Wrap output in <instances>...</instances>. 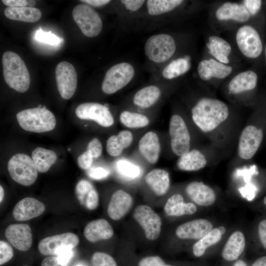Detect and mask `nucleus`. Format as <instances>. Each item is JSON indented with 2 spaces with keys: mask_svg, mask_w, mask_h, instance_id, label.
I'll use <instances>...</instances> for the list:
<instances>
[{
  "mask_svg": "<svg viewBox=\"0 0 266 266\" xmlns=\"http://www.w3.org/2000/svg\"><path fill=\"white\" fill-rule=\"evenodd\" d=\"M134 74L133 66L127 63L114 65L106 71L101 85L106 94H113L127 85Z\"/></svg>",
  "mask_w": 266,
  "mask_h": 266,
  "instance_id": "6",
  "label": "nucleus"
},
{
  "mask_svg": "<svg viewBox=\"0 0 266 266\" xmlns=\"http://www.w3.org/2000/svg\"><path fill=\"white\" fill-rule=\"evenodd\" d=\"M169 133L170 146L174 154L180 157L189 151L190 135L186 124L180 116L174 114L171 117Z\"/></svg>",
  "mask_w": 266,
  "mask_h": 266,
  "instance_id": "8",
  "label": "nucleus"
},
{
  "mask_svg": "<svg viewBox=\"0 0 266 266\" xmlns=\"http://www.w3.org/2000/svg\"><path fill=\"white\" fill-rule=\"evenodd\" d=\"M265 59H266V45L265 47Z\"/></svg>",
  "mask_w": 266,
  "mask_h": 266,
  "instance_id": "58",
  "label": "nucleus"
},
{
  "mask_svg": "<svg viewBox=\"0 0 266 266\" xmlns=\"http://www.w3.org/2000/svg\"><path fill=\"white\" fill-rule=\"evenodd\" d=\"M75 114L81 119L94 121L103 127H109L114 123L113 116L108 107L97 102L79 104L75 109Z\"/></svg>",
  "mask_w": 266,
  "mask_h": 266,
  "instance_id": "14",
  "label": "nucleus"
},
{
  "mask_svg": "<svg viewBox=\"0 0 266 266\" xmlns=\"http://www.w3.org/2000/svg\"><path fill=\"white\" fill-rule=\"evenodd\" d=\"M92 266H117L114 259L109 255L101 252L94 253L91 258Z\"/></svg>",
  "mask_w": 266,
  "mask_h": 266,
  "instance_id": "40",
  "label": "nucleus"
},
{
  "mask_svg": "<svg viewBox=\"0 0 266 266\" xmlns=\"http://www.w3.org/2000/svg\"><path fill=\"white\" fill-rule=\"evenodd\" d=\"M87 150L93 158H98L102 152V144L98 139L93 138L89 142Z\"/></svg>",
  "mask_w": 266,
  "mask_h": 266,
  "instance_id": "43",
  "label": "nucleus"
},
{
  "mask_svg": "<svg viewBox=\"0 0 266 266\" xmlns=\"http://www.w3.org/2000/svg\"><path fill=\"white\" fill-rule=\"evenodd\" d=\"M34 38L39 42L52 45H57L61 41V39L60 37L51 33V32H43L41 27L36 31L34 35Z\"/></svg>",
  "mask_w": 266,
  "mask_h": 266,
  "instance_id": "41",
  "label": "nucleus"
},
{
  "mask_svg": "<svg viewBox=\"0 0 266 266\" xmlns=\"http://www.w3.org/2000/svg\"><path fill=\"white\" fill-rule=\"evenodd\" d=\"M195 125L203 132L215 130L226 120L229 115L227 105L222 100L210 98L200 99L191 110Z\"/></svg>",
  "mask_w": 266,
  "mask_h": 266,
  "instance_id": "1",
  "label": "nucleus"
},
{
  "mask_svg": "<svg viewBox=\"0 0 266 266\" xmlns=\"http://www.w3.org/2000/svg\"><path fill=\"white\" fill-rule=\"evenodd\" d=\"M127 9L131 11H136L139 9L144 2V0H121Z\"/></svg>",
  "mask_w": 266,
  "mask_h": 266,
  "instance_id": "51",
  "label": "nucleus"
},
{
  "mask_svg": "<svg viewBox=\"0 0 266 266\" xmlns=\"http://www.w3.org/2000/svg\"><path fill=\"white\" fill-rule=\"evenodd\" d=\"M120 120L125 126L129 128H142L149 123V120L146 116L128 111H124L121 113Z\"/></svg>",
  "mask_w": 266,
  "mask_h": 266,
  "instance_id": "37",
  "label": "nucleus"
},
{
  "mask_svg": "<svg viewBox=\"0 0 266 266\" xmlns=\"http://www.w3.org/2000/svg\"><path fill=\"white\" fill-rule=\"evenodd\" d=\"M133 203V198L129 194L118 190L111 196L107 206V214L111 219L119 220L129 212Z\"/></svg>",
  "mask_w": 266,
  "mask_h": 266,
  "instance_id": "19",
  "label": "nucleus"
},
{
  "mask_svg": "<svg viewBox=\"0 0 266 266\" xmlns=\"http://www.w3.org/2000/svg\"><path fill=\"white\" fill-rule=\"evenodd\" d=\"M232 67L215 59H209L201 61L198 66V72L203 80L207 81L212 78L224 79L232 72Z\"/></svg>",
  "mask_w": 266,
  "mask_h": 266,
  "instance_id": "20",
  "label": "nucleus"
},
{
  "mask_svg": "<svg viewBox=\"0 0 266 266\" xmlns=\"http://www.w3.org/2000/svg\"><path fill=\"white\" fill-rule=\"evenodd\" d=\"M4 14L9 19L28 23L38 21L42 15L39 9L28 6L7 7L5 9Z\"/></svg>",
  "mask_w": 266,
  "mask_h": 266,
  "instance_id": "30",
  "label": "nucleus"
},
{
  "mask_svg": "<svg viewBox=\"0 0 266 266\" xmlns=\"http://www.w3.org/2000/svg\"><path fill=\"white\" fill-rule=\"evenodd\" d=\"M190 57L179 58L169 63L163 70V76L171 79L187 72L191 67Z\"/></svg>",
  "mask_w": 266,
  "mask_h": 266,
  "instance_id": "35",
  "label": "nucleus"
},
{
  "mask_svg": "<svg viewBox=\"0 0 266 266\" xmlns=\"http://www.w3.org/2000/svg\"><path fill=\"white\" fill-rule=\"evenodd\" d=\"M175 50L176 44L173 37L164 33L151 36L147 39L144 46L146 56L151 61L158 63L169 59Z\"/></svg>",
  "mask_w": 266,
  "mask_h": 266,
  "instance_id": "5",
  "label": "nucleus"
},
{
  "mask_svg": "<svg viewBox=\"0 0 266 266\" xmlns=\"http://www.w3.org/2000/svg\"><path fill=\"white\" fill-rule=\"evenodd\" d=\"M75 194L79 203L88 210L96 209L99 203L98 193L93 184L87 180L81 179L75 186Z\"/></svg>",
  "mask_w": 266,
  "mask_h": 266,
  "instance_id": "22",
  "label": "nucleus"
},
{
  "mask_svg": "<svg viewBox=\"0 0 266 266\" xmlns=\"http://www.w3.org/2000/svg\"><path fill=\"white\" fill-rule=\"evenodd\" d=\"M246 241L244 234L239 231L233 232L229 236L222 251V257L226 261L237 260L243 253Z\"/></svg>",
  "mask_w": 266,
  "mask_h": 266,
  "instance_id": "26",
  "label": "nucleus"
},
{
  "mask_svg": "<svg viewBox=\"0 0 266 266\" xmlns=\"http://www.w3.org/2000/svg\"><path fill=\"white\" fill-rule=\"evenodd\" d=\"M41 266H68L67 265H64L61 263L57 257L48 256L42 260Z\"/></svg>",
  "mask_w": 266,
  "mask_h": 266,
  "instance_id": "52",
  "label": "nucleus"
},
{
  "mask_svg": "<svg viewBox=\"0 0 266 266\" xmlns=\"http://www.w3.org/2000/svg\"><path fill=\"white\" fill-rule=\"evenodd\" d=\"M186 192L189 198L198 205L209 206L216 200V194L209 186L200 181H193L186 187Z\"/></svg>",
  "mask_w": 266,
  "mask_h": 266,
  "instance_id": "18",
  "label": "nucleus"
},
{
  "mask_svg": "<svg viewBox=\"0 0 266 266\" xmlns=\"http://www.w3.org/2000/svg\"><path fill=\"white\" fill-rule=\"evenodd\" d=\"M4 198V190L1 186V185L0 186V202L1 203V202L3 200Z\"/></svg>",
  "mask_w": 266,
  "mask_h": 266,
  "instance_id": "56",
  "label": "nucleus"
},
{
  "mask_svg": "<svg viewBox=\"0 0 266 266\" xmlns=\"http://www.w3.org/2000/svg\"><path fill=\"white\" fill-rule=\"evenodd\" d=\"M251 266H266V256H262L257 258Z\"/></svg>",
  "mask_w": 266,
  "mask_h": 266,
  "instance_id": "54",
  "label": "nucleus"
},
{
  "mask_svg": "<svg viewBox=\"0 0 266 266\" xmlns=\"http://www.w3.org/2000/svg\"><path fill=\"white\" fill-rule=\"evenodd\" d=\"M4 234L9 242L19 251H27L32 245V232L28 224H11L6 228Z\"/></svg>",
  "mask_w": 266,
  "mask_h": 266,
  "instance_id": "15",
  "label": "nucleus"
},
{
  "mask_svg": "<svg viewBox=\"0 0 266 266\" xmlns=\"http://www.w3.org/2000/svg\"><path fill=\"white\" fill-rule=\"evenodd\" d=\"M83 234L88 241L94 243L111 238L114 231L106 220L99 219L88 223L84 229Z\"/></svg>",
  "mask_w": 266,
  "mask_h": 266,
  "instance_id": "21",
  "label": "nucleus"
},
{
  "mask_svg": "<svg viewBox=\"0 0 266 266\" xmlns=\"http://www.w3.org/2000/svg\"><path fill=\"white\" fill-rule=\"evenodd\" d=\"M93 162V157L87 150L82 153L77 159L78 165L83 169L90 168Z\"/></svg>",
  "mask_w": 266,
  "mask_h": 266,
  "instance_id": "45",
  "label": "nucleus"
},
{
  "mask_svg": "<svg viewBox=\"0 0 266 266\" xmlns=\"http://www.w3.org/2000/svg\"><path fill=\"white\" fill-rule=\"evenodd\" d=\"M120 139L117 135H113L110 136L106 142V151L111 156L117 157L121 155L125 146Z\"/></svg>",
  "mask_w": 266,
  "mask_h": 266,
  "instance_id": "39",
  "label": "nucleus"
},
{
  "mask_svg": "<svg viewBox=\"0 0 266 266\" xmlns=\"http://www.w3.org/2000/svg\"><path fill=\"white\" fill-rule=\"evenodd\" d=\"M262 2L260 0H245L242 4L245 6L250 16L255 15L260 10Z\"/></svg>",
  "mask_w": 266,
  "mask_h": 266,
  "instance_id": "47",
  "label": "nucleus"
},
{
  "mask_svg": "<svg viewBox=\"0 0 266 266\" xmlns=\"http://www.w3.org/2000/svg\"><path fill=\"white\" fill-rule=\"evenodd\" d=\"M2 64L6 83L18 92H26L30 87V76L20 56L12 51H6L2 55Z\"/></svg>",
  "mask_w": 266,
  "mask_h": 266,
  "instance_id": "2",
  "label": "nucleus"
},
{
  "mask_svg": "<svg viewBox=\"0 0 266 266\" xmlns=\"http://www.w3.org/2000/svg\"><path fill=\"white\" fill-rule=\"evenodd\" d=\"M263 201H264V203L265 205L266 206V196L264 198Z\"/></svg>",
  "mask_w": 266,
  "mask_h": 266,
  "instance_id": "57",
  "label": "nucleus"
},
{
  "mask_svg": "<svg viewBox=\"0 0 266 266\" xmlns=\"http://www.w3.org/2000/svg\"><path fill=\"white\" fill-rule=\"evenodd\" d=\"M213 229V224L209 220L200 218L180 225L175 234L181 239H200Z\"/></svg>",
  "mask_w": 266,
  "mask_h": 266,
  "instance_id": "16",
  "label": "nucleus"
},
{
  "mask_svg": "<svg viewBox=\"0 0 266 266\" xmlns=\"http://www.w3.org/2000/svg\"><path fill=\"white\" fill-rule=\"evenodd\" d=\"M258 235L260 242L266 250V219L261 220L258 226Z\"/></svg>",
  "mask_w": 266,
  "mask_h": 266,
  "instance_id": "49",
  "label": "nucleus"
},
{
  "mask_svg": "<svg viewBox=\"0 0 266 266\" xmlns=\"http://www.w3.org/2000/svg\"><path fill=\"white\" fill-rule=\"evenodd\" d=\"M82 266L81 265H76V266Z\"/></svg>",
  "mask_w": 266,
  "mask_h": 266,
  "instance_id": "60",
  "label": "nucleus"
},
{
  "mask_svg": "<svg viewBox=\"0 0 266 266\" xmlns=\"http://www.w3.org/2000/svg\"><path fill=\"white\" fill-rule=\"evenodd\" d=\"M233 266H247L245 261L242 260L236 261Z\"/></svg>",
  "mask_w": 266,
  "mask_h": 266,
  "instance_id": "55",
  "label": "nucleus"
},
{
  "mask_svg": "<svg viewBox=\"0 0 266 266\" xmlns=\"http://www.w3.org/2000/svg\"><path fill=\"white\" fill-rule=\"evenodd\" d=\"M73 256L72 249H65L62 250L56 256L59 262L64 265H67Z\"/></svg>",
  "mask_w": 266,
  "mask_h": 266,
  "instance_id": "50",
  "label": "nucleus"
},
{
  "mask_svg": "<svg viewBox=\"0 0 266 266\" xmlns=\"http://www.w3.org/2000/svg\"><path fill=\"white\" fill-rule=\"evenodd\" d=\"M263 130L253 125L246 126L241 132L238 141V155L243 160L252 158L263 141Z\"/></svg>",
  "mask_w": 266,
  "mask_h": 266,
  "instance_id": "13",
  "label": "nucleus"
},
{
  "mask_svg": "<svg viewBox=\"0 0 266 266\" xmlns=\"http://www.w3.org/2000/svg\"><path fill=\"white\" fill-rule=\"evenodd\" d=\"M81 1L95 7H99L108 3L110 1L108 0H81Z\"/></svg>",
  "mask_w": 266,
  "mask_h": 266,
  "instance_id": "53",
  "label": "nucleus"
},
{
  "mask_svg": "<svg viewBox=\"0 0 266 266\" xmlns=\"http://www.w3.org/2000/svg\"><path fill=\"white\" fill-rule=\"evenodd\" d=\"M7 169L11 178L25 186L33 184L38 176V170L32 158L28 155L18 153L8 161Z\"/></svg>",
  "mask_w": 266,
  "mask_h": 266,
  "instance_id": "4",
  "label": "nucleus"
},
{
  "mask_svg": "<svg viewBox=\"0 0 266 266\" xmlns=\"http://www.w3.org/2000/svg\"><path fill=\"white\" fill-rule=\"evenodd\" d=\"M164 266H172L168 264H165Z\"/></svg>",
  "mask_w": 266,
  "mask_h": 266,
  "instance_id": "59",
  "label": "nucleus"
},
{
  "mask_svg": "<svg viewBox=\"0 0 266 266\" xmlns=\"http://www.w3.org/2000/svg\"><path fill=\"white\" fill-rule=\"evenodd\" d=\"M206 46L209 53L217 61L225 64L229 63L228 56L231 53L232 47L224 39L216 35L211 36Z\"/></svg>",
  "mask_w": 266,
  "mask_h": 266,
  "instance_id": "32",
  "label": "nucleus"
},
{
  "mask_svg": "<svg viewBox=\"0 0 266 266\" xmlns=\"http://www.w3.org/2000/svg\"><path fill=\"white\" fill-rule=\"evenodd\" d=\"M257 81V74L254 71H243L232 79L228 84V90L233 95H238L254 89Z\"/></svg>",
  "mask_w": 266,
  "mask_h": 266,
  "instance_id": "24",
  "label": "nucleus"
},
{
  "mask_svg": "<svg viewBox=\"0 0 266 266\" xmlns=\"http://www.w3.org/2000/svg\"><path fill=\"white\" fill-rule=\"evenodd\" d=\"M79 242V239L77 235L72 233H66L41 239L38 243V249L44 256H57L64 249H73Z\"/></svg>",
  "mask_w": 266,
  "mask_h": 266,
  "instance_id": "10",
  "label": "nucleus"
},
{
  "mask_svg": "<svg viewBox=\"0 0 266 266\" xmlns=\"http://www.w3.org/2000/svg\"><path fill=\"white\" fill-rule=\"evenodd\" d=\"M145 181L153 192L158 196L166 193L170 186L168 173L164 169L156 168L147 173Z\"/></svg>",
  "mask_w": 266,
  "mask_h": 266,
  "instance_id": "28",
  "label": "nucleus"
},
{
  "mask_svg": "<svg viewBox=\"0 0 266 266\" xmlns=\"http://www.w3.org/2000/svg\"><path fill=\"white\" fill-rule=\"evenodd\" d=\"M110 172L107 169L102 167H94L89 169L88 174L89 176L95 180H101L106 178Z\"/></svg>",
  "mask_w": 266,
  "mask_h": 266,
  "instance_id": "44",
  "label": "nucleus"
},
{
  "mask_svg": "<svg viewBox=\"0 0 266 266\" xmlns=\"http://www.w3.org/2000/svg\"><path fill=\"white\" fill-rule=\"evenodd\" d=\"M183 1L181 0H149L147 1V7L150 15H157L172 10Z\"/></svg>",
  "mask_w": 266,
  "mask_h": 266,
  "instance_id": "36",
  "label": "nucleus"
},
{
  "mask_svg": "<svg viewBox=\"0 0 266 266\" xmlns=\"http://www.w3.org/2000/svg\"><path fill=\"white\" fill-rule=\"evenodd\" d=\"M2 2L8 7H31L35 4L34 0H2Z\"/></svg>",
  "mask_w": 266,
  "mask_h": 266,
  "instance_id": "48",
  "label": "nucleus"
},
{
  "mask_svg": "<svg viewBox=\"0 0 266 266\" xmlns=\"http://www.w3.org/2000/svg\"><path fill=\"white\" fill-rule=\"evenodd\" d=\"M164 211L168 216L190 215L196 212L197 207L194 203L185 202L182 195L175 194L167 200L164 206Z\"/></svg>",
  "mask_w": 266,
  "mask_h": 266,
  "instance_id": "27",
  "label": "nucleus"
},
{
  "mask_svg": "<svg viewBox=\"0 0 266 266\" xmlns=\"http://www.w3.org/2000/svg\"><path fill=\"white\" fill-rule=\"evenodd\" d=\"M165 263L159 256H148L142 259L138 266H164Z\"/></svg>",
  "mask_w": 266,
  "mask_h": 266,
  "instance_id": "46",
  "label": "nucleus"
},
{
  "mask_svg": "<svg viewBox=\"0 0 266 266\" xmlns=\"http://www.w3.org/2000/svg\"><path fill=\"white\" fill-rule=\"evenodd\" d=\"M116 168L121 176L130 179L139 177L141 171L140 167L126 160H120L116 162Z\"/></svg>",
  "mask_w": 266,
  "mask_h": 266,
  "instance_id": "38",
  "label": "nucleus"
},
{
  "mask_svg": "<svg viewBox=\"0 0 266 266\" xmlns=\"http://www.w3.org/2000/svg\"><path fill=\"white\" fill-rule=\"evenodd\" d=\"M215 16L221 21L233 20L243 23L250 18L248 11L242 4L226 2L216 10Z\"/></svg>",
  "mask_w": 266,
  "mask_h": 266,
  "instance_id": "23",
  "label": "nucleus"
},
{
  "mask_svg": "<svg viewBox=\"0 0 266 266\" xmlns=\"http://www.w3.org/2000/svg\"><path fill=\"white\" fill-rule=\"evenodd\" d=\"M226 229L224 226L213 228L196 242L193 246V254L197 257L202 256L207 249L219 242Z\"/></svg>",
  "mask_w": 266,
  "mask_h": 266,
  "instance_id": "31",
  "label": "nucleus"
},
{
  "mask_svg": "<svg viewBox=\"0 0 266 266\" xmlns=\"http://www.w3.org/2000/svg\"><path fill=\"white\" fill-rule=\"evenodd\" d=\"M138 148L140 153L151 164L158 160L161 146L157 134L153 132L146 133L140 139Z\"/></svg>",
  "mask_w": 266,
  "mask_h": 266,
  "instance_id": "25",
  "label": "nucleus"
},
{
  "mask_svg": "<svg viewBox=\"0 0 266 266\" xmlns=\"http://www.w3.org/2000/svg\"><path fill=\"white\" fill-rule=\"evenodd\" d=\"M45 210L43 202L35 198L27 197L16 204L13 210V216L17 221H28L40 216Z\"/></svg>",
  "mask_w": 266,
  "mask_h": 266,
  "instance_id": "17",
  "label": "nucleus"
},
{
  "mask_svg": "<svg viewBox=\"0 0 266 266\" xmlns=\"http://www.w3.org/2000/svg\"><path fill=\"white\" fill-rule=\"evenodd\" d=\"M77 72L73 66L66 61L57 64L55 69L57 87L61 97L70 99L74 95L77 84Z\"/></svg>",
  "mask_w": 266,
  "mask_h": 266,
  "instance_id": "11",
  "label": "nucleus"
},
{
  "mask_svg": "<svg viewBox=\"0 0 266 266\" xmlns=\"http://www.w3.org/2000/svg\"><path fill=\"white\" fill-rule=\"evenodd\" d=\"M32 158L38 172L44 173L56 162L57 155L54 151L39 147L33 151Z\"/></svg>",
  "mask_w": 266,
  "mask_h": 266,
  "instance_id": "33",
  "label": "nucleus"
},
{
  "mask_svg": "<svg viewBox=\"0 0 266 266\" xmlns=\"http://www.w3.org/2000/svg\"><path fill=\"white\" fill-rule=\"evenodd\" d=\"M16 118L23 130L34 133L51 131L56 125L55 116L45 107L22 110L17 113Z\"/></svg>",
  "mask_w": 266,
  "mask_h": 266,
  "instance_id": "3",
  "label": "nucleus"
},
{
  "mask_svg": "<svg viewBox=\"0 0 266 266\" xmlns=\"http://www.w3.org/2000/svg\"><path fill=\"white\" fill-rule=\"evenodd\" d=\"M206 164L207 160L204 154L197 149H193L180 157L177 166L181 170L191 171L199 170Z\"/></svg>",
  "mask_w": 266,
  "mask_h": 266,
  "instance_id": "29",
  "label": "nucleus"
},
{
  "mask_svg": "<svg viewBox=\"0 0 266 266\" xmlns=\"http://www.w3.org/2000/svg\"><path fill=\"white\" fill-rule=\"evenodd\" d=\"M161 95L160 89L153 85L148 86L139 90L135 94L133 103L142 107H149L153 105Z\"/></svg>",
  "mask_w": 266,
  "mask_h": 266,
  "instance_id": "34",
  "label": "nucleus"
},
{
  "mask_svg": "<svg viewBox=\"0 0 266 266\" xmlns=\"http://www.w3.org/2000/svg\"><path fill=\"white\" fill-rule=\"evenodd\" d=\"M133 216L144 230L148 239L155 240L159 237L161 231V219L150 206L138 205L135 209Z\"/></svg>",
  "mask_w": 266,
  "mask_h": 266,
  "instance_id": "12",
  "label": "nucleus"
},
{
  "mask_svg": "<svg viewBox=\"0 0 266 266\" xmlns=\"http://www.w3.org/2000/svg\"><path fill=\"white\" fill-rule=\"evenodd\" d=\"M72 17L82 33L87 37L98 36L102 22L99 14L88 5L78 4L72 10Z\"/></svg>",
  "mask_w": 266,
  "mask_h": 266,
  "instance_id": "7",
  "label": "nucleus"
},
{
  "mask_svg": "<svg viewBox=\"0 0 266 266\" xmlns=\"http://www.w3.org/2000/svg\"><path fill=\"white\" fill-rule=\"evenodd\" d=\"M14 255L11 246L6 242L0 241V265H2L9 261Z\"/></svg>",
  "mask_w": 266,
  "mask_h": 266,
  "instance_id": "42",
  "label": "nucleus"
},
{
  "mask_svg": "<svg viewBox=\"0 0 266 266\" xmlns=\"http://www.w3.org/2000/svg\"><path fill=\"white\" fill-rule=\"evenodd\" d=\"M236 41L240 52L247 58H256L262 52L263 46L260 35L251 26L244 25L238 29Z\"/></svg>",
  "mask_w": 266,
  "mask_h": 266,
  "instance_id": "9",
  "label": "nucleus"
}]
</instances>
